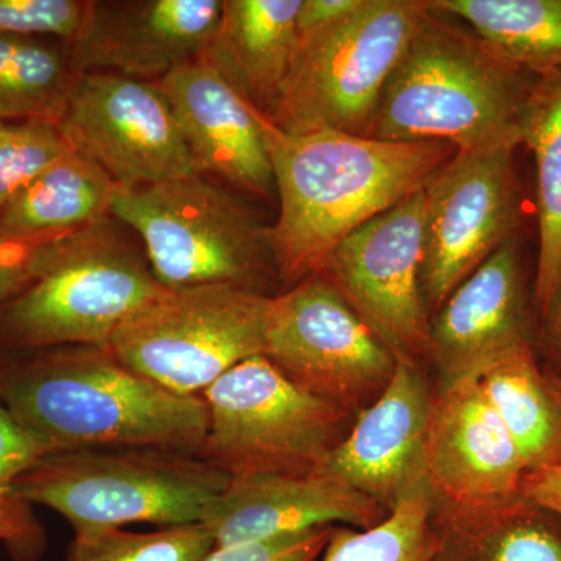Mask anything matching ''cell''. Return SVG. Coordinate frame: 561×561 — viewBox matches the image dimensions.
Wrapping results in <instances>:
<instances>
[{"instance_id":"cell-1","label":"cell","mask_w":561,"mask_h":561,"mask_svg":"<svg viewBox=\"0 0 561 561\" xmlns=\"http://www.w3.org/2000/svg\"><path fill=\"white\" fill-rule=\"evenodd\" d=\"M279 214L271 227L284 289L323 273L343 239L426 186L456 147L393 142L337 131L290 135L267 121Z\"/></svg>"},{"instance_id":"cell-2","label":"cell","mask_w":561,"mask_h":561,"mask_svg":"<svg viewBox=\"0 0 561 561\" xmlns=\"http://www.w3.org/2000/svg\"><path fill=\"white\" fill-rule=\"evenodd\" d=\"M0 402L51 453L157 448L201 451L202 397L162 389L110 351L76 346L0 375Z\"/></svg>"},{"instance_id":"cell-3","label":"cell","mask_w":561,"mask_h":561,"mask_svg":"<svg viewBox=\"0 0 561 561\" xmlns=\"http://www.w3.org/2000/svg\"><path fill=\"white\" fill-rule=\"evenodd\" d=\"M537 79L467 24L427 3L365 138L440 140L457 150L519 147Z\"/></svg>"},{"instance_id":"cell-4","label":"cell","mask_w":561,"mask_h":561,"mask_svg":"<svg viewBox=\"0 0 561 561\" xmlns=\"http://www.w3.org/2000/svg\"><path fill=\"white\" fill-rule=\"evenodd\" d=\"M230 478L197 453L79 449L47 454L13 493L60 513L76 534L139 523L162 529L203 523Z\"/></svg>"},{"instance_id":"cell-5","label":"cell","mask_w":561,"mask_h":561,"mask_svg":"<svg viewBox=\"0 0 561 561\" xmlns=\"http://www.w3.org/2000/svg\"><path fill=\"white\" fill-rule=\"evenodd\" d=\"M165 290L110 219L41 243L35 276L0 312L11 346L108 351L117 330Z\"/></svg>"},{"instance_id":"cell-6","label":"cell","mask_w":561,"mask_h":561,"mask_svg":"<svg viewBox=\"0 0 561 561\" xmlns=\"http://www.w3.org/2000/svg\"><path fill=\"white\" fill-rule=\"evenodd\" d=\"M111 216L138 232L165 289L232 286L265 295L261 287L276 276L271 227L241 197L201 173L116 187Z\"/></svg>"},{"instance_id":"cell-7","label":"cell","mask_w":561,"mask_h":561,"mask_svg":"<svg viewBox=\"0 0 561 561\" xmlns=\"http://www.w3.org/2000/svg\"><path fill=\"white\" fill-rule=\"evenodd\" d=\"M426 0H362L330 27L300 38L289 77L265 117L290 135L365 136Z\"/></svg>"},{"instance_id":"cell-8","label":"cell","mask_w":561,"mask_h":561,"mask_svg":"<svg viewBox=\"0 0 561 561\" xmlns=\"http://www.w3.org/2000/svg\"><path fill=\"white\" fill-rule=\"evenodd\" d=\"M201 397L208 432L198 456L230 476L320 470L356 419L291 382L265 356L236 365Z\"/></svg>"},{"instance_id":"cell-9","label":"cell","mask_w":561,"mask_h":561,"mask_svg":"<svg viewBox=\"0 0 561 561\" xmlns=\"http://www.w3.org/2000/svg\"><path fill=\"white\" fill-rule=\"evenodd\" d=\"M268 301L232 286L165 289L122 324L108 351L162 389L201 397L236 365L264 356Z\"/></svg>"},{"instance_id":"cell-10","label":"cell","mask_w":561,"mask_h":561,"mask_svg":"<svg viewBox=\"0 0 561 561\" xmlns=\"http://www.w3.org/2000/svg\"><path fill=\"white\" fill-rule=\"evenodd\" d=\"M264 356L354 416L378 400L398 362L324 273L271 297Z\"/></svg>"},{"instance_id":"cell-11","label":"cell","mask_w":561,"mask_h":561,"mask_svg":"<svg viewBox=\"0 0 561 561\" xmlns=\"http://www.w3.org/2000/svg\"><path fill=\"white\" fill-rule=\"evenodd\" d=\"M515 144L457 150L423 187L421 289L434 316L523 219Z\"/></svg>"},{"instance_id":"cell-12","label":"cell","mask_w":561,"mask_h":561,"mask_svg":"<svg viewBox=\"0 0 561 561\" xmlns=\"http://www.w3.org/2000/svg\"><path fill=\"white\" fill-rule=\"evenodd\" d=\"M423 190L362 225L332 251L324 275L400 364L430 359L431 313L421 289Z\"/></svg>"},{"instance_id":"cell-13","label":"cell","mask_w":561,"mask_h":561,"mask_svg":"<svg viewBox=\"0 0 561 561\" xmlns=\"http://www.w3.org/2000/svg\"><path fill=\"white\" fill-rule=\"evenodd\" d=\"M58 128L70 149L101 165L124 190L198 173L157 81L80 73Z\"/></svg>"},{"instance_id":"cell-14","label":"cell","mask_w":561,"mask_h":561,"mask_svg":"<svg viewBox=\"0 0 561 561\" xmlns=\"http://www.w3.org/2000/svg\"><path fill=\"white\" fill-rule=\"evenodd\" d=\"M538 321L518 238L505 242L431 317L430 359L438 390L479 379L524 348L537 350Z\"/></svg>"},{"instance_id":"cell-15","label":"cell","mask_w":561,"mask_h":561,"mask_svg":"<svg viewBox=\"0 0 561 561\" xmlns=\"http://www.w3.org/2000/svg\"><path fill=\"white\" fill-rule=\"evenodd\" d=\"M423 478L432 500L454 507H478L522 494L526 468L478 379L435 391Z\"/></svg>"},{"instance_id":"cell-16","label":"cell","mask_w":561,"mask_h":561,"mask_svg":"<svg viewBox=\"0 0 561 561\" xmlns=\"http://www.w3.org/2000/svg\"><path fill=\"white\" fill-rule=\"evenodd\" d=\"M221 9L224 0L90 2L70 61L77 73L161 80L205 54Z\"/></svg>"},{"instance_id":"cell-17","label":"cell","mask_w":561,"mask_h":561,"mask_svg":"<svg viewBox=\"0 0 561 561\" xmlns=\"http://www.w3.org/2000/svg\"><path fill=\"white\" fill-rule=\"evenodd\" d=\"M201 175L268 198L275 192L267 119L205 57L157 81Z\"/></svg>"},{"instance_id":"cell-18","label":"cell","mask_w":561,"mask_h":561,"mask_svg":"<svg viewBox=\"0 0 561 561\" xmlns=\"http://www.w3.org/2000/svg\"><path fill=\"white\" fill-rule=\"evenodd\" d=\"M389 512L324 470L231 476L203 524L216 546L242 545L346 524L370 529Z\"/></svg>"},{"instance_id":"cell-19","label":"cell","mask_w":561,"mask_h":561,"mask_svg":"<svg viewBox=\"0 0 561 561\" xmlns=\"http://www.w3.org/2000/svg\"><path fill=\"white\" fill-rule=\"evenodd\" d=\"M423 367L398 362L378 400L357 413L320 470L337 476L390 512L424 483L423 448L434 401Z\"/></svg>"},{"instance_id":"cell-20","label":"cell","mask_w":561,"mask_h":561,"mask_svg":"<svg viewBox=\"0 0 561 561\" xmlns=\"http://www.w3.org/2000/svg\"><path fill=\"white\" fill-rule=\"evenodd\" d=\"M301 0H224L206 47L210 65L267 117L300 46Z\"/></svg>"},{"instance_id":"cell-21","label":"cell","mask_w":561,"mask_h":561,"mask_svg":"<svg viewBox=\"0 0 561 561\" xmlns=\"http://www.w3.org/2000/svg\"><path fill=\"white\" fill-rule=\"evenodd\" d=\"M431 561H561V519L523 494L478 507L432 500Z\"/></svg>"},{"instance_id":"cell-22","label":"cell","mask_w":561,"mask_h":561,"mask_svg":"<svg viewBox=\"0 0 561 561\" xmlns=\"http://www.w3.org/2000/svg\"><path fill=\"white\" fill-rule=\"evenodd\" d=\"M117 184L90 158L70 150L0 208V232L58 238L110 219Z\"/></svg>"},{"instance_id":"cell-23","label":"cell","mask_w":561,"mask_h":561,"mask_svg":"<svg viewBox=\"0 0 561 561\" xmlns=\"http://www.w3.org/2000/svg\"><path fill=\"white\" fill-rule=\"evenodd\" d=\"M522 146L537 171L538 262L534 295L538 321L561 290V68L538 76L522 122Z\"/></svg>"},{"instance_id":"cell-24","label":"cell","mask_w":561,"mask_h":561,"mask_svg":"<svg viewBox=\"0 0 561 561\" xmlns=\"http://www.w3.org/2000/svg\"><path fill=\"white\" fill-rule=\"evenodd\" d=\"M478 381L515 443L526 474L560 463L561 405L537 350L516 351Z\"/></svg>"},{"instance_id":"cell-25","label":"cell","mask_w":561,"mask_h":561,"mask_svg":"<svg viewBox=\"0 0 561 561\" xmlns=\"http://www.w3.org/2000/svg\"><path fill=\"white\" fill-rule=\"evenodd\" d=\"M516 65L541 76L561 68V0H427Z\"/></svg>"},{"instance_id":"cell-26","label":"cell","mask_w":561,"mask_h":561,"mask_svg":"<svg viewBox=\"0 0 561 561\" xmlns=\"http://www.w3.org/2000/svg\"><path fill=\"white\" fill-rule=\"evenodd\" d=\"M79 76L68 44L0 35V121L58 125Z\"/></svg>"},{"instance_id":"cell-27","label":"cell","mask_w":561,"mask_h":561,"mask_svg":"<svg viewBox=\"0 0 561 561\" xmlns=\"http://www.w3.org/2000/svg\"><path fill=\"white\" fill-rule=\"evenodd\" d=\"M437 549L431 491L421 483L370 529L334 527L321 561H431Z\"/></svg>"},{"instance_id":"cell-28","label":"cell","mask_w":561,"mask_h":561,"mask_svg":"<svg viewBox=\"0 0 561 561\" xmlns=\"http://www.w3.org/2000/svg\"><path fill=\"white\" fill-rule=\"evenodd\" d=\"M214 546L213 535L203 523L140 534L98 529L76 534L68 561H202Z\"/></svg>"},{"instance_id":"cell-29","label":"cell","mask_w":561,"mask_h":561,"mask_svg":"<svg viewBox=\"0 0 561 561\" xmlns=\"http://www.w3.org/2000/svg\"><path fill=\"white\" fill-rule=\"evenodd\" d=\"M70 150L57 124L0 121V208Z\"/></svg>"},{"instance_id":"cell-30","label":"cell","mask_w":561,"mask_h":561,"mask_svg":"<svg viewBox=\"0 0 561 561\" xmlns=\"http://www.w3.org/2000/svg\"><path fill=\"white\" fill-rule=\"evenodd\" d=\"M90 2L81 0H0V35L72 43L87 20Z\"/></svg>"},{"instance_id":"cell-31","label":"cell","mask_w":561,"mask_h":561,"mask_svg":"<svg viewBox=\"0 0 561 561\" xmlns=\"http://www.w3.org/2000/svg\"><path fill=\"white\" fill-rule=\"evenodd\" d=\"M334 526L283 535L242 545L214 546L202 561H316L330 541Z\"/></svg>"},{"instance_id":"cell-32","label":"cell","mask_w":561,"mask_h":561,"mask_svg":"<svg viewBox=\"0 0 561 561\" xmlns=\"http://www.w3.org/2000/svg\"><path fill=\"white\" fill-rule=\"evenodd\" d=\"M47 454L49 449L0 402V494L11 493L13 483Z\"/></svg>"},{"instance_id":"cell-33","label":"cell","mask_w":561,"mask_h":561,"mask_svg":"<svg viewBox=\"0 0 561 561\" xmlns=\"http://www.w3.org/2000/svg\"><path fill=\"white\" fill-rule=\"evenodd\" d=\"M27 505L13 491L0 494V541L22 561L38 559L44 548L43 531Z\"/></svg>"},{"instance_id":"cell-34","label":"cell","mask_w":561,"mask_h":561,"mask_svg":"<svg viewBox=\"0 0 561 561\" xmlns=\"http://www.w3.org/2000/svg\"><path fill=\"white\" fill-rule=\"evenodd\" d=\"M47 239H14L0 232V302L16 297L31 284L36 254Z\"/></svg>"},{"instance_id":"cell-35","label":"cell","mask_w":561,"mask_h":561,"mask_svg":"<svg viewBox=\"0 0 561 561\" xmlns=\"http://www.w3.org/2000/svg\"><path fill=\"white\" fill-rule=\"evenodd\" d=\"M362 0H301L297 28L302 36L330 27L359 9Z\"/></svg>"},{"instance_id":"cell-36","label":"cell","mask_w":561,"mask_h":561,"mask_svg":"<svg viewBox=\"0 0 561 561\" xmlns=\"http://www.w3.org/2000/svg\"><path fill=\"white\" fill-rule=\"evenodd\" d=\"M522 494L527 501L561 519V461L546 470L526 474Z\"/></svg>"},{"instance_id":"cell-37","label":"cell","mask_w":561,"mask_h":561,"mask_svg":"<svg viewBox=\"0 0 561 561\" xmlns=\"http://www.w3.org/2000/svg\"><path fill=\"white\" fill-rule=\"evenodd\" d=\"M537 354L546 362L545 370L561 378V290L541 320Z\"/></svg>"},{"instance_id":"cell-38","label":"cell","mask_w":561,"mask_h":561,"mask_svg":"<svg viewBox=\"0 0 561 561\" xmlns=\"http://www.w3.org/2000/svg\"><path fill=\"white\" fill-rule=\"evenodd\" d=\"M548 373V379L549 383H551L553 394H556L557 401H559L561 405V378L560 376L552 375V373Z\"/></svg>"}]
</instances>
